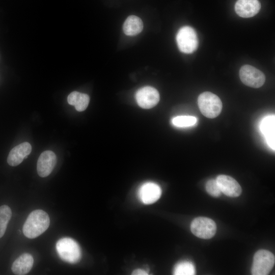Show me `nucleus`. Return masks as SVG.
<instances>
[{
    "mask_svg": "<svg viewBox=\"0 0 275 275\" xmlns=\"http://www.w3.org/2000/svg\"><path fill=\"white\" fill-rule=\"evenodd\" d=\"M50 218L48 214L41 209L31 212L25 220L22 232L25 237L33 239L44 233L49 227Z\"/></svg>",
    "mask_w": 275,
    "mask_h": 275,
    "instance_id": "1",
    "label": "nucleus"
},
{
    "mask_svg": "<svg viewBox=\"0 0 275 275\" xmlns=\"http://www.w3.org/2000/svg\"><path fill=\"white\" fill-rule=\"evenodd\" d=\"M56 250L59 257L69 263H77L81 257L79 244L75 240L69 237L59 239L56 243Z\"/></svg>",
    "mask_w": 275,
    "mask_h": 275,
    "instance_id": "2",
    "label": "nucleus"
},
{
    "mask_svg": "<svg viewBox=\"0 0 275 275\" xmlns=\"http://www.w3.org/2000/svg\"><path fill=\"white\" fill-rule=\"evenodd\" d=\"M198 104L201 113L208 118H214L221 113L223 104L220 98L215 94L205 92L198 98Z\"/></svg>",
    "mask_w": 275,
    "mask_h": 275,
    "instance_id": "3",
    "label": "nucleus"
},
{
    "mask_svg": "<svg viewBox=\"0 0 275 275\" xmlns=\"http://www.w3.org/2000/svg\"><path fill=\"white\" fill-rule=\"evenodd\" d=\"M176 40L180 51L191 53L198 48L199 40L195 30L189 26L181 27L178 31Z\"/></svg>",
    "mask_w": 275,
    "mask_h": 275,
    "instance_id": "4",
    "label": "nucleus"
},
{
    "mask_svg": "<svg viewBox=\"0 0 275 275\" xmlns=\"http://www.w3.org/2000/svg\"><path fill=\"white\" fill-rule=\"evenodd\" d=\"M275 258L273 254L265 250H260L254 255L251 272L253 275L268 274L274 266Z\"/></svg>",
    "mask_w": 275,
    "mask_h": 275,
    "instance_id": "5",
    "label": "nucleus"
},
{
    "mask_svg": "<svg viewBox=\"0 0 275 275\" xmlns=\"http://www.w3.org/2000/svg\"><path fill=\"white\" fill-rule=\"evenodd\" d=\"M190 230L196 236L207 239L215 235L216 226L215 222L209 218L198 217L192 221Z\"/></svg>",
    "mask_w": 275,
    "mask_h": 275,
    "instance_id": "6",
    "label": "nucleus"
},
{
    "mask_svg": "<svg viewBox=\"0 0 275 275\" xmlns=\"http://www.w3.org/2000/svg\"><path fill=\"white\" fill-rule=\"evenodd\" d=\"M241 81L246 86L258 88L263 86L265 81L264 74L256 68L249 65H245L239 70Z\"/></svg>",
    "mask_w": 275,
    "mask_h": 275,
    "instance_id": "7",
    "label": "nucleus"
},
{
    "mask_svg": "<svg viewBox=\"0 0 275 275\" xmlns=\"http://www.w3.org/2000/svg\"><path fill=\"white\" fill-rule=\"evenodd\" d=\"M138 105L143 108H151L159 102L160 97L158 91L151 86H145L139 89L135 94Z\"/></svg>",
    "mask_w": 275,
    "mask_h": 275,
    "instance_id": "8",
    "label": "nucleus"
},
{
    "mask_svg": "<svg viewBox=\"0 0 275 275\" xmlns=\"http://www.w3.org/2000/svg\"><path fill=\"white\" fill-rule=\"evenodd\" d=\"M161 195L160 187L152 182L143 183L138 191L139 199L144 204H151L155 203L160 198Z\"/></svg>",
    "mask_w": 275,
    "mask_h": 275,
    "instance_id": "9",
    "label": "nucleus"
},
{
    "mask_svg": "<svg viewBox=\"0 0 275 275\" xmlns=\"http://www.w3.org/2000/svg\"><path fill=\"white\" fill-rule=\"evenodd\" d=\"M57 163V156L55 153L47 150L42 152L39 156L37 165V173L41 177L48 176L53 170Z\"/></svg>",
    "mask_w": 275,
    "mask_h": 275,
    "instance_id": "10",
    "label": "nucleus"
},
{
    "mask_svg": "<svg viewBox=\"0 0 275 275\" xmlns=\"http://www.w3.org/2000/svg\"><path fill=\"white\" fill-rule=\"evenodd\" d=\"M216 181L222 193L231 197H238L241 193V187L238 182L231 176L219 175Z\"/></svg>",
    "mask_w": 275,
    "mask_h": 275,
    "instance_id": "11",
    "label": "nucleus"
},
{
    "mask_svg": "<svg viewBox=\"0 0 275 275\" xmlns=\"http://www.w3.org/2000/svg\"><path fill=\"white\" fill-rule=\"evenodd\" d=\"M261 8L258 0H237L235 5V10L239 16L250 18L256 15Z\"/></svg>",
    "mask_w": 275,
    "mask_h": 275,
    "instance_id": "12",
    "label": "nucleus"
},
{
    "mask_svg": "<svg viewBox=\"0 0 275 275\" xmlns=\"http://www.w3.org/2000/svg\"><path fill=\"white\" fill-rule=\"evenodd\" d=\"M31 151L32 146L29 143H21L10 151L7 158V162L11 166H17L27 158Z\"/></svg>",
    "mask_w": 275,
    "mask_h": 275,
    "instance_id": "13",
    "label": "nucleus"
},
{
    "mask_svg": "<svg viewBox=\"0 0 275 275\" xmlns=\"http://www.w3.org/2000/svg\"><path fill=\"white\" fill-rule=\"evenodd\" d=\"M33 263L32 256L29 253H24L13 262L11 270L15 274L24 275L30 271Z\"/></svg>",
    "mask_w": 275,
    "mask_h": 275,
    "instance_id": "14",
    "label": "nucleus"
},
{
    "mask_svg": "<svg viewBox=\"0 0 275 275\" xmlns=\"http://www.w3.org/2000/svg\"><path fill=\"white\" fill-rule=\"evenodd\" d=\"M275 117L274 115L264 118L260 125V129L268 146L273 150L275 149Z\"/></svg>",
    "mask_w": 275,
    "mask_h": 275,
    "instance_id": "15",
    "label": "nucleus"
},
{
    "mask_svg": "<svg viewBox=\"0 0 275 275\" xmlns=\"http://www.w3.org/2000/svg\"><path fill=\"white\" fill-rule=\"evenodd\" d=\"M143 28L142 20L139 17L130 15L125 20L123 25L124 34L127 36H135L140 33Z\"/></svg>",
    "mask_w": 275,
    "mask_h": 275,
    "instance_id": "16",
    "label": "nucleus"
},
{
    "mask_svg": "<svg viewBox=\"0 0 275 275\" xmlns=\"http://www.w3.org/2000/svg\"><path fill=\"white\" fill-rule=\"evenodd\" d=\"M67 101L69 104L74 106L76 111L82 112L88 107L90 97L87 94L73 91L68 95Z\"/></svg>",
    "mask_w": 275,
    "mask_h": 275,
    "instance_id": "17",
    "label": "nucleus"
},
{
    "mask_svg": "<svg viewBox=\"0 0 275 275\" xmlns=\"http://www.w3.org/2000/svg\"><path fill=\"white\" fill-rule=\"evenodd\" d=\"M173 273L175 275H193L196 273L195 267L190 261H182L176 264Z\"/></svg>",
    "mask_w": 275,
    "mask_h": 275,
    "instance_id": "18",
    "label": "nucleus"
},
{
    "mask_svg": "<svg viewBox=\"0 0 275 275\" xmlns=\"http://www.w3.org/2000/svg\"><path fill=\"white\" fill-rule=\"evenodd\" d=\"M11 216L12 211L8 205H3L0 206V238L5 233Z\"/></svg>",
    "mask_w": 275,
    "mask_h": 275,
    "instance_id": "19",
    "label": "nucleus"
},
{
    "mask_svg": "<svg viewBox=\"0 0 275 275\" xmlns=\"http://www.w3.org/2000/svg\"><path fill=\"white\" fill-rule=\"evenodd\" d=\"M196 117L190 116H180L174 117L172 120V124L179 127H185L194 126L196 124Z\"/></svg>",
    "mask_w": 275,
    "mask_h": 275,
    "instance_id": "20",
    "label": "nucleus"
},
{
    "mask_svg": "<svg viewBox=\"0 0 275 275\" xmlns=\"http://www.w3.org/2000/svg\"><path fill=\"white\" fill-rule=\"evenodd\" d=\"M206 190L211 196L219 197L221 195V191L215 179H210L206 184Z\"/></svg>",
    "mask_w": 275,
    "mask_h": 275,
    "instance_id": "21",
    "label": "nucleus"
},
{
    "mask_svg": "<svg viewBox=\"0 0 275 275\" xmlns=\"http://www.w3.org/2000/svg\"><path fill=\"white\" fill-rule=\"evenodd\" d=\"M148 272L142 269H136L133 271L132 274L133 275H147Z\"/></svg>",
    "mask_w": 275,
    "mask_h": 275,
    "instance_id": "22",
    "label": "nucleus"
}]
</instances>
